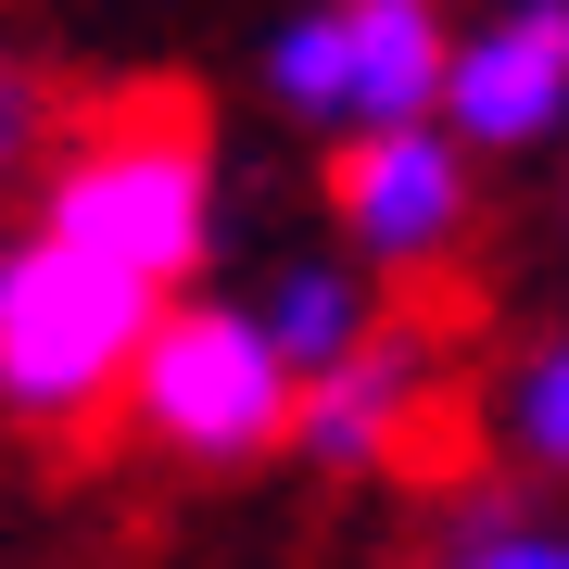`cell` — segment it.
<instances>
[{
	"mask_svg": "<svg viewBox=\"0 0 569 569\" xmlns=\"http://www.w3.org/2000/svg\"><path fill=\"white\" fill-rule=\"evenodd\" d=\"M127 430L178 468H253L305 430V367L266 342L253 305H164L140 380H127Z\"/></svg>",
	"mask_w": 569,
	"mask_h": 569,
	"instance_id": "cell-3",
	"label": "cell"
},
{
	"mask_svg": "<svg viewBox=\"0 0 569 569\" xmlns=\"http://www.w3.org/2000/svg\"><path fill=\"white\" fill-rule=\"evenodd\" d=\"M253 317H266V342H279L305 380H329L367 329H380V305H367V266L355 253H305V266H279V279L253 291Z\"/></svg>",
	"mask_w": 569,
	"mask_h": 569,
	"instance_id": "cell-8",
	"label": "cell"
},
{
	"mask_svg": "<svg viewBox=\"0 0 569 569\" xmlns=\"http://www.w3.org/2000/svg\"><path fill=\"white\" fill-rule=\"evenodd\" d=\"M51 152H63V102H51V77H39L26 51H0V190H39Z\"/></svg>",
	"mask_w": 569,
	"mask_h": 569,
	"instance_id": "cell-11",
	"label": "cell"
},
{
	"mask_svg": "<svg viewBox=\"0 0 569 569\" xmlns=\"http://www.w3.org/2000/svg\"><path fill=\"white\" fill-rule=\"evenodd\" d=\"M430 569H569V519H545V507H468Z\"/></svg>",
	"mask_w": 569,
	"mask_h": 569,
	"instance_id": "cell-10",
	"label": "cell"
},
{
	"mask_svg": "<svg viewBox=\"0 0 569 569\" xmlns=\"http://www.w3.org/2000/svg\"><path fill=\"white\" fill-rule=\"evenodd\" d=\"M493 443H507L519 468H545V481H569V329L507 367V392H493Z\"/></svg>",
	"mask_w": 569,
	"mask_h": 569,
	"instance_id": "cell-9",
	"label": "cell"
},
{
	"mask_svg": "<svg viewBox=\"0 0 569 569\" xmlns=\"http://www.w3.org/2000/svg\"><path fill=\"white\" fill-rule=\"evenodd\" d=\"M557 228H569V190H557Z\"/></svg>",
	"mask_w": 569,
	"mask_h": 569,
	"instance_id": "cell-12",
	"label": "cell"
},
{
	"mask_svg": "<svg viewBox=\"0 0 569 569\" xmlns=\"http://www.w3.org/2000/svg\"><path fill=\"white\" fill-rule=\"evenodd\" d=\"M456 26L443 0H305L266 39V89L279 114L342 127V140H392V127H443Z\"/></svg>",
	"mask_w": 569,
	"mask_h": 569,
	"instance_id": "cell-4",
	"label": "cell"
},
{
	"mask_svg": "<svg viewBox=\"0 0 569 569\" xmlns=\"http://www.w3.org/2000/svg\"><path fill=\"white\" fill-rule=\"evenodd\" d=\"M418 418H430V342L418 329H367L329 380H305L291 443H305V468H392Z\"/></svg>",
	"mask_w": 569,
	"mask_h": 569,
	"instance_id": "cell-7",
	"label": "cell"
},
{
	"mask_svg": "<svg viewBox=\"0 0 569 569\" xmlns=\"http://www.w3.org/2000/svg\"><path fill=\"white\" fill-rule=\"evenodd\" d=\"M152 329H164V291H140L127 266L51 241V228H13L0 241V418L89 430L102 406H127Z\"/></svg>",
	"mask_w": 569,
	"mask_h": 569,
	"instance_id": "cell-2",
	"label": "cell"
},
{
	"mask_svg": "<svg viewBox=\"0 0 569 569\" xmlns=\"http://www.w3.org/2000/svg\"><path fill=\"white\" fill-rule=\"evenodd\" d=\"M443 127L468 152H545L569 127V0H493L481 26H456Z\"/></svg>",
	"mask_w": 569,
	"mask_h": 569,
	"instance_id": "cell-6",
	"label": "cell"
},
{
	"mask_svg": "<svg viewBox=\"0 0 569 569\" xmlns=\"http://www.w3.org/2000/svg\"><path fill=\"white\" fill-rule=\"evenodd\" d=\"M329 228L367 279H418L468 241V140L456 127H392V140L329 152Z\"/></svg>",
	"mask_w": 569,
	"mask_h": 569,
	"instance_id": "cell-5",
	"label": "cell"
},
{
	"mask_svg": "<svg viewBox=\"0 0 569 569\" xmlns=\"http://www.w3.org/2000/svg\"><path fill=\"white\" fill-rule=\"evenodd\" d=\"M26 228L127 266L140 291L178 305V279L216 253V114L190 89H127L89 127H63L51 178L26 190Z\"/></svg>",
	"mask_w": 569,
	"mask_h": 569,
	"instance_id": "cell-1",
	"label": "cell"
}]
</instances>
